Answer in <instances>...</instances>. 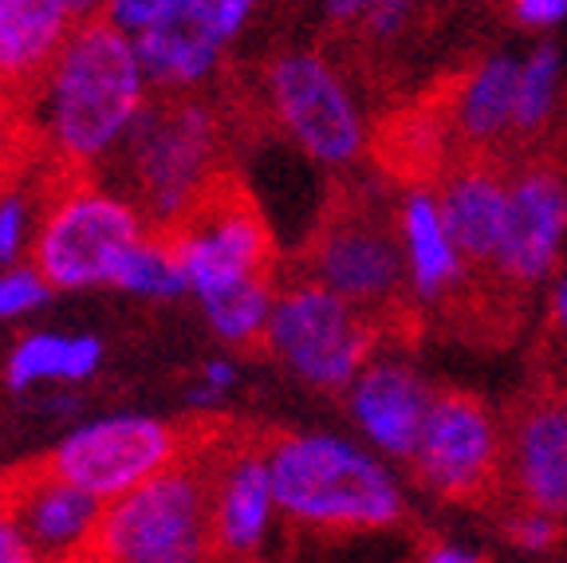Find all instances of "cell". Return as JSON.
<instances>
[{"mask_svg": "<svg viewBox=\"0 0 567 563\" xmlns=\"http://www.w3.org/2000/svg\"><path fill=\"white\" fill-rule=\"evenodd\" d=\"M567 225V166L544 146L520 150L508 174V209L501 233V273L528 291L556 260Z\"/></svg>", "mask_w": 567, "mask_h": 563, "instance_id": "cell-15", "label": "cell"}, {"mask_svg": "<svg viewBox=\"0 0 567 563\" xmlns=\"http://www.w3.org/2000/svg\"><path fill=\"white\" fill-rule=\"evenodd\" d=\"M434 406V390L399 362H367L351 382V410L386 453L406 458L417 449Z\"/></svg>", "mask_w": 567, "mask_h": 563, "instance_id": "cell-19", "label": "cell"}, {"mask_svg": "<svg viewBox=\"0 0 567 563\" xmlns=\"http://www.w3.org/2000/svg\"><path fill=\"white\" fill-rule=\"evenodd\" d=\"M177 0H106L103 17L126 35H142L154 20H162Z\"/></svg>", "mask_w": 567, "mask_h": 563, "instance_id": "cell-31", "label": "cell"}, {"mask_svg": "<svg viewBox=\"0 0 567 563\" xmlns=\"http://www.w3.org/2000/svg\"><path fill=\"white\" fill-rule=\"evenodd\" d=\"M268 106L284 134L316 162L347 166L363 150V123L351 95L316 52H284L265 68Z\"/></svg>", "mask_w": 567, "mask_h": 563, "instance_id": "cell-12", "label": "cell"}, {"mask_svg": "<svg viewBox=\"0 0 567 563\" xmlns=\"http://www.w3.org/2000/svg\"><path fill=\"white\" fill-rule=\"evenodd\" d=\"M146 83L134 35L106 17L75 28L28 106L48 162L91 174L146 111Z\"/></svg>", "mask_w": 567, "mask_h": 563, "instance_id": "cell-2", "label": "cell"}, {"mask_svg": "<svg viewBox=\"0 0 567 563\" xmlns=\"http://www.w3.org/2000/svg\"><path fill=\"white\" fill-rule=\"evenodd\" d=\"M151 233L131 197L91 182L83 170H48V194L32 237L35 273L60 291L111 288L123 256Z\"/></svg>", "mask_w": 567, "mask_h": 563, "instance_id": "cell-5", "label": "cell"}, {"mask_svg": "<svg viewBox=\"0 0 567 563\" xmlns=\"http://www.w3.org/2000/svg\"><path fill=\"white\" fill-rule=\"evenodd\" d=\"M457 80H445L442 88L379 123L371 158L394 185H406L414 194H434L437 182L457 166L461 146L457 123H453Z\"/></svg>", "mask_w": 567, "mask_h": 563, "instance_id": "cell-16", "label": "cell"}, {"mask_svg": "<svg viewBox=\"0 0 567 563\" xmlns=\"http://www.w3.org/2000/svg\"><path fill=\"white\" fill-rule=\"evenodd\" d=\"M71 12H75V20L80 24H87V20H99L106 12V0H68Z\"/></svg>", "mask_w": 567, "mask_h": 563, "instance_id": "cell-37", "label": "cell"}, {"mask_svg": "<svg viewBox=\"0 0 567 563\" xmlns=\"http://www.w3.org/2000/svg\"><path fill=\"white\" fill-rule=\"evenodd\" d=\"M55 288L35 273V265H4L0 268V319H20L28 311L44 308V299Z\"/></svg>", "mask_w": 567, "mask_h": 563, "instance_id": "cell-28", "label": "cell"}, {"mask_svg": "<svg viewBox=\"0 0 567 563\" xmlns=\"http://www.w3.org/2000/svg\"><path fill=\"white\" fill-rule=\"evenodd\" d=\"M75 28L68 0H0V91L32 106Z\"/></svg>", "mask_w": 567, "mask_h": 563, "instance_id": "cell-17", "label": "cell"}, {"mask_svg": "<svg viewBox=\"0 0 567 563\" xmlns=\"http://www.w3.org/2000/svg\"><path fill=\"white\" fill-rule=\"evenodd\" d=\"M186 449L189 422H162L151 414H111L71 430L48 453V465L103 504H111L166 473Z\"/></svg>", "mask_w": 567, "mask_h": 563, "instance_id": "cell-10", "label": "cell"}, {"mask_svg": "<svg viewBox=\"0 0 567 563\" xmlns=\"http://www.w3.org/2000/svg\"><path fill=\"white\" fill-rule=\"evenodd\" d=\"M520 509L567 520V406L564 387L544 379L501 414V493L488 512L501 520Z\"/></svg>", "mask_w": 567, "mask_h": 563, "instance_id": "cell-11", "label": "cell"}, {"mask_svg": "<svg viewBox=\"0 0 567 563\" xmlns=\"http://www.w3.org/2000/svg\"><path fill=\"white\" fill-rule=\"evenodd\" d=\"M516 17L524 24H556V20L567 17V0H516Z\"/></svg>", "mask_w": 567, "mask_h": 563, "instance_id": "cell-33", "label": "cell"}, {"mask_svg": "<svg viewBox=\"0 0 567 563\" xmlns=\"http://www.w3.org/2000/svg\"><path fill=\"white\" fill-rule=\"evenodd\" d=\"M410 469L442 501L488 512L501 493V422L470 390L437 387Z\"/></svg>", "mask_w": 567, "mask_h": 563, "instance_id": "cell-9", "label": "cell"}, {"mask_svg": "<svg viewBox=\"0 0 567 563\" xmlns=\"http://www.w3.org/2000/svg\"><path fill=\"white\" fill-rule=\"evenodd\" d=\"M296 276L316 280L374 319L390 347H414L422 339L425 311L414 280L402 205L374 185H336L300 248Z\"/></svg>", "mask_w": 567, "mask_h": 563, "instance_id": "cell-1", "label": "cell"}, {"mask_svg": "<svg viewBox=\"0 0 567 563\" xmlns=\"http://www.w3.org/2000/svg\"><path fill=\"white\" fill-rule=\"evenodd\" d=\"M229 418H189V449L166 473L106 504L87 563H221L213 540V449Z\"/></svg>", "mask_w": 567, "mask_h": 563, "instance_id": "cell-3", "label": "cell"}, {"mask_svg": "<svg viewBox=\"0 0 567 563\" xmlns=\"http://www.w3.org/2000/svg\"><path fill=\"white\" fill-rule=\"evenodd\" d=\"M225 32L217 24V0H177L162 20L134 35L146 80L162 91H186L217 68Z\"/></svg>", "mask_w": 567, "mask_h": 563, "instance_id": "cell-18", "label": "cell"}, {"mask_svg": "<svg viewBox=\"0 0 567 563\" xmlns=\"http://www.w3.org/2000/svg\"><path fill=\"white\" fill-rule=\"evenodd\" d=\"M516 91H520V68L508 55H493L477 71L461 75L457 99H453L461 158H470V154H516L513 150Z\"/></svg>", "mask_w": 567, "mask_h": 563, "instance_id": "cell-20", "label": "cell"}, {"mask_svg": "<svg viewBox=\"0 0 567 563\" xmlns=\"http://www.w3.org/2000/svg\"><path fill=\"white\" fill-rule=\"evenodd\" d=\"M379 347H386L382 327L323 284L296 276L276 288L268 351L311 387L347 390Z\"/></svg>", "mask_w": 567, "mask_h": 563, "instance_id": "cell-8", "label": "cell"}, {"mask_svg": "<svg viewBox=\"0 0 567 563\" xmlns=\"http://www.w3.org/2000/svg\"><path fill=\"white\" fill-rule=\"evenodd\" d=\"M0 497L9 501L35 563H87L106 504L55 473L48 458L4 469Z\"/></svg>", "mask_w": 567, "mask_h": 563, "instance_id": "cell-14", "label": "cell"}, {"mask_svg": "<svg viewBox=\"0 0 567 563\" xmlns=\"http://www.w3.org/2000/svg\"><path fill=\"white\" fill-rule=\"evenodd\" d=\"M268 469L276 509L311 536L379 532L402 516V497L386 469L339 438L280 430Z\"/></svg>", "mask_w": 567, "mask_h": 563, "instance_id": "cell-4", "label": "cell"}, {"mask_svg": "<svg viewBox=\"0 0 567 563\" xmlns=\"http://www.w3.org/2000/svg\"><path fill=\"white\" fill-rule=\"evenodd\" d=\"M123 154L131 202L151 221V229H169L225 170L221 119L209 103L162 99L138 115Z\"/></svg>", "mask_w": 567, "mask_h": 563, "instance_id": "cell-6", "label": "cell"}, {"mask_svg": "<svg viewBox=\"0 0 567 563\" xmlns=\"http://www.w3.org/2000/svg\"><path fill=\"white\" fill-rule=\"evenodd\" d=\"M0 563H35L32 547H28L24 532H20L17 516H12L4 497H0Z\"/></svg>", "mask_w": 567, "mask_h": 563, "instance_id": "cell-32", "label": "cell"}, {"mask_svg": "<svg viewBox=\"0 0 567 563\" xmlns=\"http://www.w3.org/2000/svg\"><path fill=\"white\" fill-rule=\"evenodd\" d=\"M35 162H44V142L32 123V111L28 103L0 91V194L28 177Z\"/></svg>", "mask_w": 567, "mask_h": 563, "instance_id": "cell-26", "label": "cell"}, {"mask_svg": "<svg viewBox=\"0 0 567 563\" xmlns=\"http://www.w3.org/2000/svg\"><path fill=\"white\" fill-rule=\"evenodd\" d=\"M556 71L559 52L556 44H540L520 68V91H516L513 115V150H532V134L540 131L556 99Z\"/></svg>", "mask_w": 567, "mask_h": 563, "instance_id": "cell-25", "label": "cell"}, {"mask_svg": "<svg viewBox=\"0 0 567 563\" xmlns=\"http://www.w3.org/2000/svg\"><path fill=\"white\" fill-rule=\"evenodd\" d=\"M162 233L174 240L189 291L197 299L245 280H276L280 268L265 213L252 190L229 166L205 185L186 217Z\"/></svg>", "mask_w": 567, "mask_h": 563, "instance_id": "cell-7", "label": "cell"}, {"mask_svg": "<svg viewBox=\"0 0 567 563\" xmlns=\"http://www.w3.org/2000/svg\"><path fill=\"white\" fill-rule=\"evenodd\" d=\"M425 563H485L481 555H470V552H457V547H430V555H425Z\"/></svg>", "mask_w": 567, "mask_h": 563, "instance_id": "cell-36", "label": "cell"}, {"mask_svg": "<svg viewBox=\"0 0 567 563\" xmlns=\"http://www.w3.org/2000/svg\"><path fill=\"white\" fill-rule=\"evenodd\" d=\"M44 185H28V177H20L12 190L0 194V265H17L24 248H32L35 225H40V213H35V194Z\"/></svg>", "mask_w": 567, "mask_h": 563, "instance_id": "cell-27", "label": "cell"}, {"mask_svg": "<svg viewBox=\"0 0 567 563\" xmlns=\"http://www.w3.org/2000/svg\"><path fill=\"white\" fill-rule=\"evenodd\" d=\"M505 536L520 547H548L559 540L564 532V520L559 516H548V512H532V509H520V512H508V516L496 520Z\"/></svg>", "mask_w": 567, "mask_h": 563, "instance_id": "cell-29", "label": "cell"}, {"mask_svg": "<svg viewBox=\"0 0 567 563\" xmlns=\"http://www.w3.org/2000/svg\"><path fill=\"white\" fill-rule=\"evenodd\" d=\"M111 288L118 291H131V296L142 299H174V296H186L189 280H186V268L177 260V248L174 240L166 237L162 229H151L131 253L123 256V265L115 268V280Z\"/></svg>", "mask_w": 567, "mask_h": 563, "instance_id": "cell-24", "label": "cell"}, {"mask_svg": "<svg viewBox=\"0 0 567 563\" xmlns=\"http://www.w3.org/2000/svg\"><path fill=\"white\" fill-rule=\"evenodd\" d=\"M374 4H382V0H328V20L336 28H359Z\"/></svg>", "mask_w": 567, "mask_h": 563, "instance_id": "cell-34", "label": "cell"}, {"mask_svg": "<svg viewBox=\"0 0 567 563\" xmlns=\"http://www.w3.org/2000/svg\"><path fill=\"white\" fill-rule=\"evenodd\" d=\"M564 406H567V390H564Z\"/></svg>", "mask_w": 567, "mask_h": 563, "instance_id": "cell-38", "label": "cell"}, {"mask_svg": "<svg viewBox=\"0 0 567 563\" xmlns=\"http://www.w3.org/2000/svg\"><path fill=\"white\" fill-rule=\"evenodd\" d=\"M272 426L229 422L213 449V540L229 563H248L265 540L276 509L268 449L276 441Z\"/></svg>", "mask_w": 567, "mask_h": 563, "instance_id": "cell-13", "label": "cell"}, {"mask_svg": "<svg viewBox=\"0 0 567 563\" xmlns=\"http://www.w3.org/2000/svg\"><path fill=\"white\" fill-rule=\"evenodd\" d=\"M559 359H567V276L559 280L556 296H551V316L544 324L536 355H532V370H544Z\"/></svg>", "mask_w": 567, "mask_h": 563, "instance_id": "cell-30", "label": "cell"}, {"mask_svg": "<svg viewBox=\"0 0 567 563\" xmlns=\"http://www.w3.org/2000/svg\"><path fill=\"white\" fill-rule=\"evenodd\" d=\"M272 304H276V280H245L202 299L213 335L225 339L229 347H245V351H268Z\"/></svg>", "mask_w": 567, "mask_h": 563, "instance_id": "cell-22", "label": "cell"}, {"mask_svg": "<svg viewBox=\"0 0 567 563\" xmlns=\"http://www.w3.org/2000/svg\"><path fill=\"white\" fill-rule=\"evenodd\" d=\"M252 9H257V0H217V24H221L225 40H233L240 32V24H245Z\"/></svg>", "mask_w": 567, "mask_h": 563, "instance_id": "cell-35", "label": "cell"}, {"mask_svg": "<svg viewBox=\"0 0 567 563\" xmlns=\"http://www.w3.org/2000/svg\"><path fill=\"white\" fill-rule=\"evenodd\" d=\"M402 225H406L410 240V260H414V280L422 299H437L450 280L457 276V253H453L450 237H445L442 213L430 194H410L402 205Z\"/></svg>", "mask_w": 567, "mask_h": 563, "instance_id": "cell-23", "label": "cell"}, {"mask_svg": "<svg viewBox=\"0 0 567 563\" xmlns=\"http://www.w3.org/2000/svg\"><path fill=\"white\" fill-rule=\"evenodd\" d=\"M103 362V344L95 335L35 331L24 335L9 355L4 379L12 390H28L35 382H83Z\"/></svg>", "mask_w": 567, "mask_h": 563, "instance_id": "cell-21", "label": "cell"}]
</instances>
